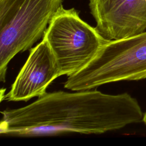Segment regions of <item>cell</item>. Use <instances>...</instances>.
Instances as JSON below:
<instances>
[{"label": "cell", "mask_w": 146, "mask_h": 146, "mask_svg": "<svg viewBox=\"0 0 146 146\" xmlns=\"http://www.w3.org/2000/svg\"><path fill=\"white\" fill-rule=\"evenodd\" d=\"M89 7L96 29L107 40L146 31V0H90Z\"/></svg>", "instance_id": "5"}, {"label": "cell", "mask_w": 146, "mask_h": 146, "mask_svg": "<svg viewBox=\"0 0 146 146\" xmlns=\"http://www.w3.org/2000/svg\"><path fill=\"white\" fill-rule=\"evenodd\" d=\"M2 136L35 137L68 133L102 134L143 121L138 101L124 92L95 90L46 92L27 106L1 111Z\"/></svg>", "instance_id": "1"}, {"label": "cell", "mask_w": 146, "mask_h": 146, "mask_svg": "<svg viewBox=\"0 0 146 146\" xmlns=\"http://www.w3.org/2000/svg\"><path fill=\"white\" fill-rule=\"evenodd\" d=\"M63 0H0V80L19 52L30 48L43 35Z\"/></svg>", "instance_id": "3"}, {"label": "cell", "mask_w": 146, "mask_h": 146, "mask_svg": "<svg viewBox=\"0 0 146 146\" xmlns=\"http://www.w3.org/2000/svg\"><path fill=\"white\" fill-rule=\"evenodd\" d=\"M60 69L47 40L42 41L30 48V54L4 96L9 102H27L46 92L48 86L60 76Z\"/></svg>", "instance_id": "6"}, {"label": "cell", "mask_w": 146, "mask_h": 146, "mask_svg": "<svg viewBox=\"0 0 146 146\" xmlns=\"http://www.w3.org/2000/svg\"><path fill=\"white\" fill-rule=\"evenodd\" d=\"M143 121L144 122V123L146 125V112L144 113L143 115Z\"/></svg>", "instance_id": "7"}, {"label": "cell", "mask_w": 146, "mask_h": 146, "mask_svg": "<svg viewBox=\"0 0 146 146\" xmlns=\"http://www.w3.org/2000/svg\"><path fill=\"white\" fill-rule=\"evenodd\" d=\"M58 63L61 76H71L87 66L107 40L82 20L74 8L63 6L50 21L44 35Z\"/></svg>", "instance_id": "4"}, {"label": "cell", "mask_w": 146, "mask_h": 146, "mask_svg": "<svg viewBox=\"0 0 146 146\" xmlns=\"http://www.w3.org/2000/svg\"><path fill=\"white\" fill-rule=\"evenodd\" d=\"M146 78V31L107 40L95 58L64 84L71 91L88 90L110 83Z\"/></svg>", "instance_id": "2"}]
</instances>
